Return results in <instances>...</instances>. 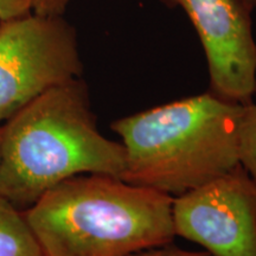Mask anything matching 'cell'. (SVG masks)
Masks as SVG:
<instances>
[{
  "mask_svg": "<svg viewBox=\"0 0 256 256\" xmlns=\"http://www.w3.org/2000/svg\"><path fill=\"white\" fill-rule=\"evenodd\" d=\"M0 256H46L24 210L0 196Z\"/></svg>",
  "mask_w": 256,
  "mask_h": 256,
  "instance_id": "52a82bcc",
  "label": "cell"
},
{
  "mask_svg": "<svg viewBox=\"0 0 256 256\" xmlns=\"http://www.w3.org/2000/svg\"><path fill=\"white\" fill-rule=\"evenodd\" d=\"M240 164L256 184V104L243 106L238 130Z\"/></svg>",
  "mask_w": 256,
  "mask_h": 256,
  "instance_id": "ba28073f",
  "label": "cell"
},
{
  "mask_svg": "<svg viewBox=\"0 0 256 256\" xmlns=\"http://www.w3.org/2000/svg\"><path fill=\"white\" fill-rule=\"evenodd\" d=\"M243 106L206 92L115 120L126 152L121 179L178 197L232 172L241 165Z\"/></svg>",
  "mask_w": 256,
  "mask_h": 256,
  "instance_id": "7a4b0ae2",
  "label": "cell"
},
{
  "mask_svg": "<svg viewBox=\"0 0 256 256\" xmlns=\"http://www.w3.org/2000/svg\"><path fill=\"white\" fill-rule=\"evenodd\" d=\"M180 8L196 30L209 70V92L246 104L256 95L252 8L246 0H160Z\"/></svg>",
  "mask_w": 256,
  "mask_h": 256,
  "instance_id": "8992f818",
  "label": "cell"
},
{
  "mask_svg": "<svg viewBox=\"0 0 256 256\" xmlns=\"http://www.w3.org/2000/svg\"><path fill=\"white\" fill-rule=\"evenodd\" d=\"M82 72L76 30L63 16L0 22V121Z\"/></svg>",
  "mask_w": 256,
  "mask_h": 256,
  "instance_id": "277c9868",
  "label": "cell"
},
{
  "mask_svg": "<svg viewBox=\"0 0 256 256\" xmlns=\"http://www.w3.org/2000/svg\"><path fill=\"white\" fill-rule=\"evenodd\" d=\"M124 165L122 142L98 130L81 78L38 96L0 127V196L22 210L66 179L121 178Z\"/></svg>",
  "mask_w": 256,
  "mask_h": 256,
  "instance_id": "6da1fadb",
  "label": "cell"
},
{
  "mask_svg": "<svg viewBox=\"0 0 256 256\" xmlns=\"http://www.w3.org/2000/svg\"><path fill=\"white\" fill-rule=\"evenodd\" d=\"M70 0H34L32 12L46 16H63Z\"/></svg>",
  "mask_w": 256,
  "mask_h": 256,
  "instance_id": "8fae6325",
  "label": "cell"
},
{
  "mask_svg": "<svg viewBox=\"0 0 256 256\" xmlns=\"http://www.w3.org/2000/svg\"><path fill=\"white\" fill-rule=\"evenodd\" d=\"M252 8H256V0H246Z\"/></svg>",
  "mask_w": 256,
  "mask_h": 256,
  "instance_id": "7c38bea8",
  "label": "cell"
},
{
  "mask_svg": "<svg viewBox=\"0 0 256 256\" xmlns=\"http://www.w3.org/2000/svg\"><path fill=\"white\" fill-rule=\"evenodd\" d=\"M176 236L214 256H256V184L240 165L172 202Z\"/></svg>",
  "mask_w": 256,
  "mask_h": 256,
  "instance_id": "5b68a950",
  "label": "cell"
},
{
  "mask_svg": "<svg viewBox=\"0 0 256 256\" xmlns=\"http://www.w3.org/2000/svg\"><path fill=\"white\" fill-rule=\"evenodd\" d=\"M32 4L34 0H0V22L31 14Z\"/></svg>",
  "mask_w": 256,
  "mask_h": 256,
  "instance_id": "9c48e42d",
  "label": "cell"
},
{
  "mask_svg": "<svg viewBox=\"0 0 256 256\" xmlns=\"http://www.w3.org/2000/svg\"><path fill=\"white\" fill-rule=\"evenodd\" d=\"M172 202L121 178L82 174L24 214L46 256H130L174 241Z\"/></svg>",
  "mask_w": 256,
  "mask_h": 256,
  "instance_id": "3957f363",
  "label": "cell"
},
{
  "mask_svg": "<svg viewBox=\"0 0 256 256\" xmlns=\"http://www.w3.org/2000/svg\"><path fill=\"white\" fill-rule=\"evenodd\" d=\"M130 256H214L208 252H191L185 250L174 244V242L168 244L158 246V247H152L144 249V250L136 252Z\"/></svg>",
  "mask_w": 256,
  "mask_h": 256,
  "instance_id": "30bf717a",
  "label": "cell"
}]
</instances>
